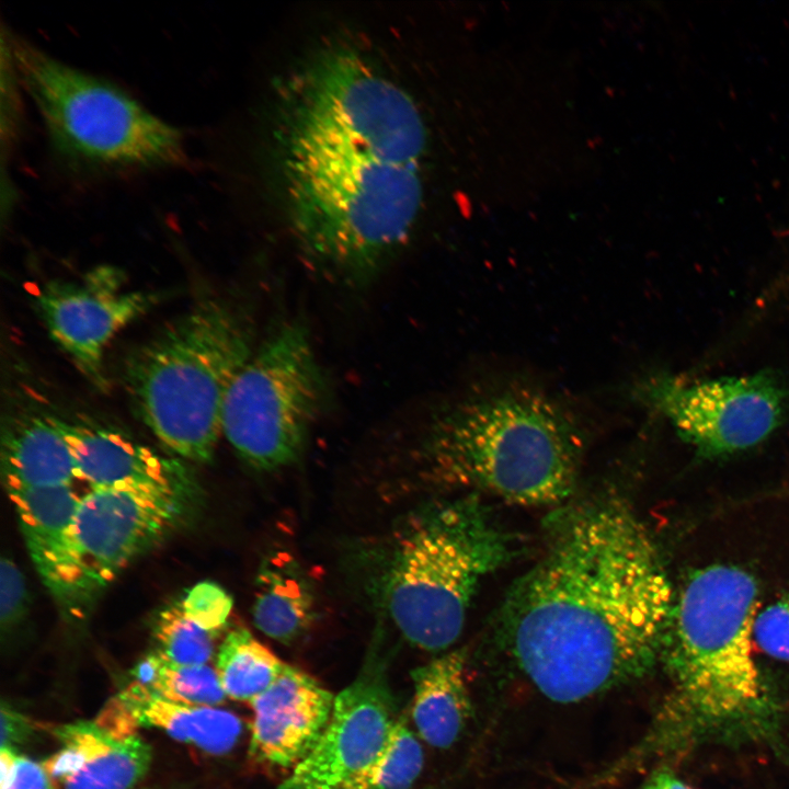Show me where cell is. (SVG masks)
<instances>
[{"mask_svg":"<svg viewBox=\"0 0 789 789\" xmlns=\"http://www.w3.org/2000/svg\"><path fill=\"white\" fill-rule=\"evenodd\" d=\"M284 665L247 629L237 628L220 644L215 670L227 697L251 702L271 687Z\"/></svg>","mask_w":789,"mask_h":789,"instance_id":"cell-21","label":"cell"},{"mask_svg":"<svg viewBox=\"0 0 789 789\" xmlns=\"http://www.w3.org/2000/svg\"><path fill=\"white\" fill-rule=\"evenodd\" d=\"M153 637L159 652L181 665H204L214 654L217 634L204 629L183 611L180 602L163 608L155 622Z\"/></svg>","mask_w":789,"mask_h":789,"instance_id":"cell-24","label":"cell"},{"mask_svg":"<svg viewBox=\"0 0 789 789\" xmlns=\"http://www.w3.org/2000/svg\"><path fill=\"white\" fill-rule=\"evenodd\" d=\"M515 552L476 494L424 503L363 552L369 595L414 647L442 651L460 636L483 579Z\"/></svg>","mask_w":789,"mask_h":789,"instance_id":"cell-4","label":"cell"},{"mask_svg":"<svg viewBox=\"0 0 789 789\" xmlns=\"http://www.w3.org/2000/svg\"><path fill=\"white\" fill-rule=\"evenodd\" d=\"M9 496L30 558L44 585L70 620L82 618L94 597L71 544L80 498L70 484L32 488Z\"/></svg>","mask_w":789,"mask_h":789,"instance_id":"cell-13","label":"cell"},{"mask_svg":"<svg viewBox=\"0 0 789 789\" xmlns=\"http://www.w3.org/2000/svg\"><path fill=\"white\" fill-rule=\"evenodd\" d=\"M583 442L582 422L568 403L510 381L472 391L441 411L420 458L433 482L547 506L572 493Z\"/></svg>","mask_w":789,"mask_h":789,"instance_id":"cell-3","label":"cell"},{"mask_svg":"<svg viewBox=\"0 0 789 789\" xmlns=\"http://www.w3.org/2000/svg\"><path fill=\"white\" fill-rule=\"evenodd\" d=\"M423 762L420 741L399 718L381 754L342 789H410L422 771Z\"/></svg>","mask_w":789,"mask_h":789,"instance_id":"cell-23","label":"cell"},{"mask_svg":"<svg viewBox=\"0 0 789 789\" xmlns=\"http://www.w3.org/2000/svg\"><path fill=\"white\" fill-rule=\"evenodd\" d=\"M325 384L304 327L268 336L235 377L222 412V434L261 470L294 462L323 403Z\"/></svg>","mask_w":789,"mask_h":789,"instance_id":"cell-8","label":"cell"},{"mask_svg":"<svg viewBox=\"0 0 789 789\" xmlns=\"http://www.w3.org/2000/svg\"><path fill=\"white\" fill-rule=\"evenodd\" d=\"M0 766V789H57L43 763L20 754L12 746H1Z\"/></svg>","mask_w":789,"mask_h":789,"instance_id":"cell-28","label":"cell"},{"mask_svg":"<svg viewBox=\"0 0 789 789\" xmlns=\"http://www.w3.org/2000/svg\"><path fill=\"white\" fill-rule=\"evenodd\" d=\"M67 441L77 477L93 488L158 487L188 491L185 469L123 431L85 418L49 414Z\"/></svg>","mask_w":789,"mask_h":789,"instance_id":"cell-16","label":"cell"},{"mask_svg":"<svg viewBox=\"0 0 789 789\" xmlns=\"http://www.w3.org/2000/svg\"><path fill=\"white\" fill-rule=\"evenodd\" d=\"M26 721L11 708L1 709V746H12L13 742L25 736L27 730Z\"/></svg>","mask_w":789,"mask_h":789,"instance_id":"cell-29","label":"cell"},{"mask_svg":"<svg viewBox=\"0 0 789 789\" xmlns=\"http://www.w3.org/2000/svg\"><path fill=\"white\" fill-rule=\"evenodd\" d=\"M256 587L253 622L265 636L289 644L309 629L316 615L315 597L294 559L283 553L267 557L259 569Z\"/></svg>","mask_w":789,"mask_h":789,"instance_id":"cell-20","label":"cell"},{"mask_svg":"<svg viewBox=\"0 0 789 789\" xmlns=\"http://www.w3.org/2000/svg\"><path fill=\"white\" fill-rule=\"evenodd\" d=\"M757 613L756 581L733 565L694 571L675 596L661 658L674 683L670 719L684 736L770 728L775 704L753 656Z\"/></svg>","mask_w":789,"mask_h":789,"instance_id":"cell-5","label":"cell"},{"mask_svg":"<svg viewBox=\"0 0 789 789\" xmlns=\"http://www.w3.org/2000/svg\"><path fill=\"white\" fill-rule=\"evenodd\" d=\"M467 660L465 649L451 650L411 672L412 720L419 736L434 747L451 746L471 716Z\"/></svg>","mask_w":789,"mask_h":789,"instance_id":"cell-19","label":"cell"},{"mask_svg":"<svg viewBox=\"0 0 789 789\" xmlns=\"http://www.w3.org/2000/svg\"><path fill=\"white\" fill-rule=\"evenodd\" d=\"M10 47L53 147L69 162L119 170L185 160L180 132L121 90L25 42Z\"/></svg>","mask_w":789,"mask_h":789,"instance_id":"cell-7","label":"cell"},{"mask_svg":"<svg viewBox=\"0 0 789 789\" xmlns=\"http://www.w3.org/2000/svg\"><path fill=\"white\" fill-rule=\"evenodd\" d=\"M52 731L60 747L43 765L61 789H132L151 764V746L142 737L98 720H77Z\"/></svg>","mask_w":789,"mask_h":789,"instance_id":"cell-15","label":"cell"},{"mask_svg":"<svg viewBox=\"0 0 789 789\" xmlns=\"http://www.w3.org/2000/svg\"><path fill=\"white\" fill-rule=\"evenodd\" d=\"M1 480L9 493L70 484L77 477L72 451L49 414L26 409L2 419Z\"/></svg>","mask_w":789,"mask_h":789,"instance_id":"cell-18","label":"cell"},{"mask_svg":"<svg viewBox=\"0 0 789 789\" xmlns=\"http://www.w3.org/2000/svg\"><path fill=\"white\" fill-rule=\"evenodd\" d=\"M98 721L122 733H135L138 727L159 729L211 755L230 752L242 731L241 721L229 711L174 701L137 682L123 689Z\"/></svg>","mask_w":789,"mask_h":789,"instance_id":"cell-17","label":"cell"},{"mask_svg":"<svg viewBox=\"0 0 789 789\" xmlns=\"http://www.w3.org/2000/svg\"><path fill=\"white\" fill-rule=\"evenodd\" d=\"M160 299L158 291L126 288L125 274L116 266L99 265L79 279L46 283L36 306L54 342L93 386L105 390L107 344Z\"/></svg>","mask_w":789,"mask_h":789,"instance_id":"cell-12","label":"cell"},{"mask_svg":"<svg viewBox=\"0 0 789 789\" xmlns=\"http://www.w3.org/2000/svg\"><path fill=\"white\" fill-rule=\"evenodd\" d=\"M252 353L245 316L227 299L203 297L130 352L124 388L167 448L207 462L222 433L230 386Z\"/></svg>","mask_w":789,"mask_h":789,"instance_id":"cell-6","label":"cell"},{"mask_svg":"<svg viewBox=\"0 0 789 789\" xmlns=\"http://www.w3.org/2000/svg\"><path fill=\"white\" fill-rule=\"evenodd\" d=\"M549 526L542 554L505 597L500 631L542 695L576 702L651 671L675 594L654 539L624 501L572 506Z\"/></svg>","mask_w":789,"mask_h":789,"instance_id":"cell-2","label":"cell"},{"mask_svg":"<svg viewBox=\"0 0 789 789\" xmlns=\"http://www.w3.org/2000/svg\"><path fill=\"white\" fill-rule=\"evenodd\" d=\"M639 395L710 455L764 441L779 425L786 402L780 380L770 373L696 382L653 377L639 387Z\"/></svg>","mask_w":789,"mask_h":789,"instance_id":"cell-9","label":"cell"},{"mask_svg":"<svg viewBox=\"0 0 789 789\" xmlns=\"http://www.w3.org/2000/svg\"><path fill=\"white\" fill-rule=\"evenodd\" d=\"M0 569V622L4 636L16 630L25 621L31 596L24 573L10 556L1 557Z\"/></svg>","mask_w":789,"mask_h":789,"instance_id":"cell-26","label":"cell"},{"mask_svg":"<svg viewBox=\"0 0 789 789\" xmlns=\"http://www.w3.org/2000/svg\"><path fill=\"white\" fill-rule=\"evenodd\" d=\"M183 611L204 629L219 634L232 609L231 596L214 582H201L179 601Z\"/></svg>","mask_w":789,"mask_h":789,"instance_id":"cell-25","label":"cell"},{"mask_svg":"<svg viewBox=\"0 0 789 789\" xmlns=\"http://www.w3.org/2000/svg\"><path fill=\"white\" fill-rule=\"evenodd\" d=\"M642 789H691L670 771H658L648 779Z\"/></svg>","mask_w":789,"mask_h":789,"instance_id":"cell-30","label":"cell"},{"mask_svg":"<svg viewBox=\"0 0 789 789\" xmlns=\"http://www.w3.org/2000/svg\"><path fill=\"white\" fill-rule=\"evenodd\" d=\"M334 699L311 675L285 664L271 687L250 702V756L262 765L293 769L321 737Z\"/></svg>","mask_w":789,"mask_h":789,"instance_id":"cell-14","label":"cell"},{"mask_svg":"<svg viewBox=\"0 0 789 789\" xmlns=\"http://www.w3.org/2000/svg\"><path fill=\"white\" fill-rule=\"evenodd\" d=\"M279 114L283 184L301 249L333 277L365 283L420 211V112L358 53L331 47L294 76Z\"/></svg>","mask_w":789,"mask_h":789,"instance_id":"cell-1","label":"cell"},{"mask_svg":"<svg viewBox=\"0 0 789 789\" xmlns=\"http://www.w3.org/2000/svg\"><path fill=\"white\" fill-rule=\"evenodd\" d=\"M133 675L135 682L174 701L215 707L227 697L215 667L176 664L157 651L145 656Z\"/></svg>","mask_w":789,"mask_h":789,"instance_id":"cell-22","label":"cell"},{"mask_svg":"<svg viewBox=\"0 0 789 789\" xmlns=\"http://www.w3.org/2000/svg\"><path fill=\"white\" fill-rule=\"evenodd\" d=\"M753 633L766 654L789 662V592L757 613Z\"/></svg>","mask_w":789,"mask_h":789,"instance_id":"cell-27","label":"cell"},{"mask_svg":"<svg viewBox=\"0 0 789 789\" xmlns=\"http://www.w3.org/2000/svg\"><path fill=\"white\" fill-rule=\"evenodd\" d=\"M187 492L158 487L93 488L71 524L76 560L95 598L135 558L184 517Z\"/></svg>","mask_w":789,"mask_h":789,"instance_id":"cell-10","label":"cell"},{"mask_svg":"<svg viewBox=\"0 0 789 789\" xmlns=\"http://www.w3.org/2000/svg\"><path fill=\"white\" fill-rule=\"evenodd\" d=\"M382 634L378 625L361 673L335 696L318 743L277 789H342L381 754L399 720L386 681Z\"/></svg>","mask_w":789,"mask_h":789,"instance_id":"cell-11","label":"cell"}]
</instances>
